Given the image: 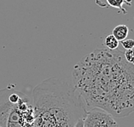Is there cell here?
Masks as SVG:
<instances>
[{"instance_id": "obj_1", "label": "cell", "mask_w": 134, "mask_h": 127, "mask_svg": "<svg viewBox=\"0 0 134 127\" xmlns=\"http://www.w3.org/2000/svg\"><path fill=\"white\" fill-rule=\"evenodd\" d=\"M72 78L87 111L98 107L118 118L134 112V64L121 50H95L75 65Z\"/></svg>"}, {"instance_id": "obj_2", "label": "cell", "mask_w": 134, "mask_h": 127, "mask_svg": "<svg viewBox=\"0 0 134 127\" xmlns=\"http://www.w3.org/2000/svg\"><path fill=\"white\" fill-rule=\"evenodd\" d=\"M34 127H74L87 113L73 85L57 77L49 78L32 90Z\"/></svg>"}, {"instance_id": "obj_3", "label": "cell", "mask_w": 134, "mask_h": 127, "mask_svg": "<svg viewBox=\"0 0 134 127\" xmlns=\"http://www.w3.org/2000/svg\"><path fill=\"white\" fill-rule=\"evenodd\" d=\"M32 99L15 89L0 90V127H34Z\"/></svg>"}, {"instance_id": "obj_4", "label": "cell", "mask_w": 134, "mask_h": 127, "mask_svg": "<svg viewBox=\"0 0 134 127\" xmlns=\"http://www.w3.org/2000/svg\"><path fill=\"white\" fill-rule=\"evenodd\" d=\"M83 127H118V125L110 113L95 107L87 111L83 119Z\"/></svg>"}, {"instance_id": "obj_5", "label": "cell", "mask_w": 134, "mask_h": 127, "mask_svg": "<svg viewBox=\"0 0 134 127\" xmlns=\"http://www.w3.org/2000/svg\"><path fill=\"white\" fill-rule=\"evenodd\" d=\"M128 27L126 25H118L114 28L112 32V35L116 38L119 42L126 39L128 35Z\"/></svg>"}, {"instance_id": "obj_6", "label": "cell", "mask_w": 134, "mask_h": 127, "mask_svg": "<svg viewBox=\"0 0 134 127\" xmlns=\"http://www.w3.org/2000/svg\"><path fill=\"white\" fill-rule=\"evenodd\" d=\"M105 45L107 46L108 50H117L119 46V41L117 40L112 34H110L105 38Z\"/></svg>"}, {"instance_id": "obj_7", "label": "cell", "mask_w": 134, "mask_h": 127, "mask_svg": "<svg viewBox=\"0 0 134 127\" xmlns=\"http://www.w3.org/2000/svg\"><path fill=\"white\" fill-rule=\"evenodd\" d=\"M107 2L109 3L110 6H112L114 8H118L120 10L126 13V10L125 9H123V4L125 3V0H107Z\"/></svg>"}, {"instance_id": "obj_8", "label": "cell", "mask_w": 134, "mask_h": 127, "mask_svg": "<svg viewBox=\"0 0 134 127\" xmlns=\"http://www.w3.org/2000/svg\"><path fill=\"white\" fill-rule=\"evenodd\" d=\"M124 53V57L127 62L131 64H134V48L131 50H126Z\"/></svg>"}, {"instance_id": "obj_9", "label": "cell", "mask_w": 134, "mask_h": 127, "mask_svg": "<svg viewBox=\"0 0 134 127\" xmlns=\"http://www.w3.org/2000/svg\"><path fill=\"white\" fill-rule=\"evenodd\" d=\"M120 44L126 50L134 48V39H132V38H126V39L120 41Z\"/></svg>"}, {"instance_id": "obj_10", "label": "cell", "mask_w": 134, "mask_h": 127, "mask_svg": "<svg viewBox=\"0 0 134 127\" xmlns=\"http://www.w3.org/2000/svg\"><path fill=\"white\" fill-rule=\"evenodd\" d=\"M74 127H83V119H80L79 121L76 123V125H75Z\"/></svg>"}]
</instances>
